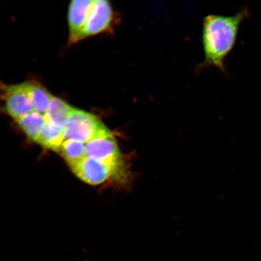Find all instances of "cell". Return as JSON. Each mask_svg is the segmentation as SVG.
<instances>
[{
	"label": "cell",
	"instance_id": "obj_1",
	"mask_svg": "<svg viewBox=\"0 0 261 261\" xmlns=\"http://www.w3.org/2000/svg\"><path fill=\"white\" fill-rule=\"evenodd\" d=\"M250 16L249 10L246 7L236 15H210L204 18L203 44L205 65L226 73V59L236 45L241 24Z\"/></svg>",
	"mask_w": 261,
	"mask_h": 261
},
{
	"label": "cell",
	"instance_id": "obj_2",
	"mask_svg": "<svg viewBox=\"0 0 261 261\" xmlns=\"http://www.w3.org/2000/svg\"><path fill=\"white\" fill-rule=\"evenodd\" d=\"M64 128L65 140H76L84 144L96 138L108 129L93 114L74 108Z\"/></svg>",
	"mask_w": 261,
	"mask_h": 261
},
{
	"label": "cell",
	"instance_id": "obj_3",
	"mask_svg": "<svg viewBox=\"0 0 261 261\" xmlns=\"http://www.w3.org/2000/svg\"><path fill=\"white\" fill-rule=\"evenodd\" d=\"M85 145L86 156L120 169L122 165L121 155L116 140L110 129H107Z\"/></svg>",
	"mask_w": 261,
	"mask_h": 261
},
{
	"label": "cell",
	"instance_id": "obj_4",
	"mask_svg": "<svg viewBox=\"0 0 261 261\" xmlns=\"http://www.w3.org/2000/svg\"><path fill=\"white\" fill-rule=\"evenodd\" d=\"M113 18V9L109 2L93 0L87 21L77 42L107 31L112 25Z\"/></svg>",
	"mask_w": 261,
	"mask_h": 261
},
{
	"label": "cell",
	"instance_id": "obj_5",
	"mask_svg": "<svg viewBox=\"0 0 261 261\" xmlns=\"http://www.w3.org/2000/svg\"><path fill=\"white\" fill-rule=\"evenodd\" d=\"M71 169L82 180L92 185L103 184L117 174L120 169L88 156L84 158Z\"/></svg>",
	"mask_w": 261,
	"mask_h": 261
},
{
	"label": "cell",
	"instance_id": "obj_6",
	"mask_svg": "<svg viewBox=\"0 0 261 261\" xmlns=\"http://www.w3.org/2000/svg\"><path fill=\"white\" fill-rule=\"evenodd\" d=\"M4 99L6 112L16 121L35 111L25 83L6 86Z\"/></svg>",
	"mask_w": 261,
	"mask_h": 261
},
{
	"label": "cell",
	"instance_id": "obj_7",
	"mask_svg": "<svg viewBox=\"0 0 261 261\" xmlns=\"http://www.w3.org/2000/svg\"><path fill=\"white\" fill-rule=\"evenodd\" d=\"M93 0H74L71 2L68 12L70 43L77 42V39L89 16Z\"/></svg>",
	"mask_w": 261,
	"mask_h": 261
},
{
	"label": "cell",
	"instance_id": "obj_8",
	"mask_svg": "<svg viewBox=\"0 0 261 261\" xmlns=\"http://www.w3.org/2000/svg\"><path fill=\"white\" fill-rule=\"evenodd\" d=\"M73 109V107L64 100L54 96L47 112L44 114L45 122L64 128Z\"/></svg>",
	"mask_w": 261,
	"mask_h": 261
},
{
	"label": "cell",
	"instance_id": "obj_9",
	"mask_svg": "<svg viewBox=\"0 0 261 261\" xmlns=\"http://www.w3.org/2000/svg\"><path fill=\"white\" fill-rule=\"evenodd\" d=\"M65 140L64 128L45 122L43 128L37 142L45 148L60 151L61 147Z\"/></svg>",
	"mask_w": 261,
	"mask_h": 261
},
{
	"label": "cell",
	"instance_id": "obj_10",
	"mask_svg": "<svg viewBox=\"0 0 261 261\" xmlns=\"http://www.w3.org/2000/svg\"><path fill=\"white\" fill-rule=\"evenodd\" d=\"M16 122L29 139L37 142L43 128L45 120L44 114L34 111Z\"/></svg>",
	"mask_w": 261,
	"mask_h": 261
},
{
	"label": "cell",
	"instance_id": "obj_11",
	"mask_svg": "<svg viewBox=\"0 0 261 261\" xmlns=\"http://www.w3.org/2000/svg\"><path fill=\"white\" fill-rule=\"evenodd\" d=\"M31 98L35 112L42 114L47 112L53 96L48 91L35 83H25Z\"/></svg>",
	"mask_w": 261,
	"mask_h": 261
},
{
	"label": "cell",
	"instance_id": "obj_12",
	"mask_svg": "<svg viewBox=\"0 0 261 261\" xmlns=\"http://www.w3.org/2000/svg\"><path fill=\"white\" fill-rule=\"evenodd\" d=\"M60 152L71 168L86 158V145L76 140H65Z\"/></svg>",
	"mask_w": 261,
	"mask_h": 261
}]
</instances>
